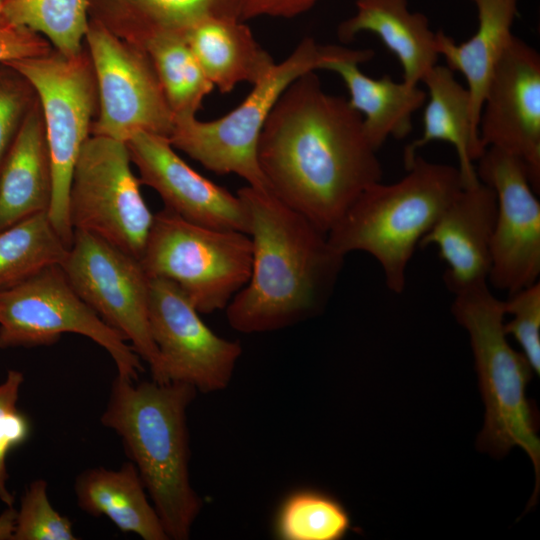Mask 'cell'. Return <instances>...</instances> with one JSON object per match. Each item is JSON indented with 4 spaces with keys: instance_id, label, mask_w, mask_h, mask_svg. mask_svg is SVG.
<instances>
[{
    "instance_id": "obj_18",
    "label": "cell",
    "mask_w": 540,
    "mask_h": 540,
    "mask_svg": "<svg viewBox=\"0 0 540 540\" xmlns=\"http://www.w3.org/2000/svg\"><path fill=\"white\" fill-rule=\"evenodd\" d=\"M373 56L369 49L352 50L323 69L341 77L349 91V104L362 116L366 137L378 150L388 137L401 139L411 132L412 115L424 105L427 94L418 85L397 82L388 75L378 79L365 75L359 64Z\"/></svg>"
},
{
    "instance_id": "obj_36",
    "label": "cell",
    "mask_w": 540,
    "mask_h": 540,
    "mask_svg": "<svg viewBox=\"0 0 540 540\" xmlns=\"http://www.w3.org/2000/svg\"><path fill=\"white\" fill-rule=\"evenodd\" d=\"M17 510L7 506L0 514V540H13Z\"/></svg>"
},
{
    "instance_id": "obj_27",
    "label": "cell",
    "mask_w": 540,
    "mask_h": 540,
    "mask_svg": "<svg viewBox=\"0 0 540 540\" xmlns=\"http://www.w3.org/2000/svg\"><path fill=\"white\" fill-rule=\"evenodd\" d=\"M69 246L52 225L48 212L31 215L0 231V291L42 270L62 265Z\"/></svg>"
},
{
    "instance_id": "obj_3",
    "label": "cell",
    "mask_w": 540,
    "mask_h": 540,
    "mask_svg": "<svg viewBox=\"0 0 540 540\" xmlns=\"http://www.w3.org/2000/svg\"><path fill=\"white\" fill-rule=\"evenodd\" d=\"M116 376L100 421L121 438L169 539L186 540L202 500L189 475L187 408L197 390L185 383Z\"/></svg>"
},
{
    "instance_id": "obj_16",
    "label": "cell",
    "mask_w": 540,
    "mask_h": 540,
    "mask_svg": "<svg viewBox=\"0 0 540 540\" xmlns=\"http://www.w3.org/2000/svg\"><path fill=\"white\" fill-rule=\"evenodd\" d=\"M125 143L141 184L154 189L166 209L194 224L248 233L239 196L190 167L168 138L141 132Z\"/></svg>"
},
{
    "instance_id": "obj_24",
    "label": "cell",
    "mask_w": 540,
    "mask_h": 540,
    "mask_svg": "<svg viewBox=\"0 0 540 540\" xmlns=\"http://www.w3.org/2000/svg\"><path fill=\"white\" fill-rule=\"evenodd\" d=\"M421 82L425 83L429 93L423 115V133L405 147V168L414 161L418 149L432 141H445L457 152L463 185L476 183L479 179L474 162L484 150L472 127L467 88L455 79L450 68L437 64L425 74Z\"/></svg>"
},
{
    "instance_id": "obj_29",
    "label": "cell",
    "mask_w": 540,
    "mask_h": 540,
    "mask_svg": "<svg viewBox=\"0 0 540 540\" xmlns=\"http://www.w3.org/2000/svg\"><path fill=\"white\" fill-rule=\"evenodd\" d=\"M350 529L351 519L343 504L316 489L289 494L274 521L275 535L281 540H340Z\"/></svg>"
},
{
    "instance_id": "obj_28",
    "label": "cell",
    "mask_w": 540,
    "mask_h": 540,
    "mask_svg": "<svg viewBox=\"0 0 540 540\" xmlns=\"http://www.w3.org/2000/svg\"><path fill=\"white\" fill-rule=\"evenodd\" d=\"M3 14L7 24L38 33L65 56L82 52L90 24L88 0H3Z\"/></svg>"
},
{
    "instance_id": "obj_34",
    "label": "cell",
    "mask_w": 540,
    "mask_h": 540,
    "mask_svg": "<svg viewBox=\"0 0 540 540\" xmlns=\"http://www.w3.org/2000/svg\"><path fill=\"white\" fill-rule=\"evenodd\" d=\"M50 51V43L28 28L12 24L0 28V64L44 55Z\"/></svg>"
},
{
    "instance_id": "obj_19",
    "label": "cell",
    "mask_w": 540,
    "mask_h": 540,
    "mask_svg": "<svg viewBox=\"0 0 540 540\" xmlns=\"http://www.w3.org/2000/svg\"><path fill=\"white\" fill-rule=\"evenodd\" d=\"M52 176L41 107L26 113L0 167V231L48 212Z\"/></svg>"
},
{
    "instance_id": "obj_14",
    "label": "cell",
    "mask_w": 540,
    "mask_h": 540,
    "mask_svg": "<svg viewBox=\"0 0 540 540\" xmlns=\"http://www.w3.org/2000/svg\"><path fill=\"white\" fill-rule=\"evenodd\" d=\"M477 163L478 179L497 200L488 283L509 295L539 281L540 202L516 157L489 147Z\"/></svg>"
},
{
    "instance_id": "obj_26",
    "label": "cell",
    "mask_w": 540,
    "mask_h": 540,
    "mask_svg": "<svg viewBox=\"0 0 540 540\" xmlns=\"http://www.w3.org/2000/svg\"><path fill=\"white\" fill-rule=\"evenodd\" d=\"M167 103L176 118L196 117L214 85L207 78L183 33H160L143 46Z\"/></svg>"
},
{
    "instance_id": "obj_13",
    "label": "cell",
    "mask_w": 540,
    "mask_h": 540,
    "mask_svg": "<svg viewBox=\"0 0 540 540\" xmlns=\"http://www.w3.org/2000/svg\"><path fill=\"white\" fill-rule=\"evenodd\" d=\"M149 324L160 359L155 382L185 383L203 393L229 385L242 354L240 343L213 332L172 281L150 278Z\"/></svg>"
},
{
    "instance_id": "obj_6",
    "label": "cell",
    "mask_w": 540,
    "mask_h": 540,
    "mask_svg": "<svg viewBox=\"0 0 540 540\" xmlns=\"http://www.w3.org/2000/svg\"><path fill=\"white\" fill-rule=\"evenodd\" d=\"M351 49L321 45L304 38L231 112L212 121L196 117L174 119L169 141L217 174H235L254 188L270 190L260 169L257 148L268 116L284 90L303 74L347 55Z\"/></svg>"
},
{
    "instance_id": "obj_21",
    "label": "cell",
    "mask_w": 540,
    "mask_h": 540,
    "mask_svg": "<svg viewBox=\"0 0 540 540\" xmlns=\"http://www.w3.org/2000/svg\"><path fill=\"white\" fill-rule=\"evenodd\" d=\"M90 19L141 48L160 33H184L210 17L241 20L242 0H88Z\"/></svg>"
},
{
    "instance_id": "obj_37",
    "label": "cell",
    "mask_w": 540,
    "mask_h": 540,
    "mask_svg": "<svg viewBox=\"0 0 540 540\" xmlns=\"http://www.w3.org/2000/svg\"><path fill=\"white\" fill-rule=\"evenodd\" d=\"M7 23L4 19V14H3V0H0V28L5 26Z\"/></svg>"
},
{
    "instance_id": "obj_17",
    "label": "cell",
    "mask_w": 540,
    "mask_h": 540,
    "mask_svg": "<svg viewBox=\"0 0 540 540\" xmlns=\"http://www.w3.org/2000/svg\"><path fill=\"white\" fill-rule=\"evenodd\" d=\"M496 212L493 189L478 180L463 186L421 239L419 247H437L446 264L443 280L453 295L488 282Z\"/></svg>"
},
{
    "instance_id": "obj_1",
    "label": "cell",
    "mask_w": 540,
    "mask_h": 540,
    "mask_svg": "<svg viewBox=\"0 0 540 540\" xmlns=\"http://www.w3.org/2000/svg\"><path fill=\"white\" fill-rule=\"evenodd\" d=\"M257 156L270 191L326 234L363 191L382 181L362 116L348 100L326 93L315 71L281 94Z\"/></svg>"
},
{
    "instance_id": "obj_2",
    "label": "cell",
    "mask_w": 540,
    "mask_h": 540,
    "mask_svg": "<svg viewBox=\"0 0 540 540\" xmlns=\"http://www.w3.org/2000/svg\"><path fill=\"white\" fill-rule=\"evenodd\" d=\"M252 245L247 283L229 302L226 317L236 331L279 330L319 314L332 296L345 256L327 234L270 190H238Z\"/></svg>"
},
{
    "instance_id": "obj_31",
    "label": "cell",
    "mask_w": 540,
    "mask_h": 540,
    "mask_svg": "<svg viewBox=\"0 0 540 540\" xmlns=\"http://www.w3.org/2000/svg\"><path fill=\"white\" fill-rule=\"evenodd\" d=\"M23 382L22 372L10 369L0 384V500L6 506L14 504V495L7 485L6 459L13 448L26 441L30 432L28 418L17 408Z\"/></svg>"
},
{
    "instance_id": "obj_10",
    "label": "cell",
    "mask_w": 540,
    "mask_h": 540,
    "mask_svg": "<svg viewBox=\"0 0 540 540\" xmlns=\"http://www.w3.org/2000/svg\"><path fill=\"white\" fill-rule=\"evenodd\" d=\"M131 164L125 142L90 136L73 171L69 219L74 231L95 235L141 260L154 214Z\"/></svg>"
},
{
    "instance_id": "obj_15",
    "label": "cell",
    "mask_w": 540,
    "mask_h": 540,
    "mask_svg": "<svg viewBox=\"0 0 540 540\" xmlns=\"http://www.w3.org/2000/svg\"><path fill=\"white\" fill-rule=\"evenodd\" d=\"M478 134L483 150L495 147L516 157L539 192L540 56L515 36L488 83Z\"/></svg>"
},
{
    "instance_id": "obj_12",
    "label": "cell",
    "mask_w": 540,
    "mask_h": 540,
    "mask_svg": "<svg viewBox=\"0 0 540 540\" xmlns=\"http://www.w3.org/2000/svg\"><path fill=\"white\" fill-rule=\"evenodd\" d=\"M85 40L99 108L92 135L126 142L146 132L169 139L174 116L147 53L92 19Z\"/></svg>"
},
{
    "instance_id": "obj_20",
    "label": "cell",
    "mask_w": 540,
    "mask_h": 540,
    "mask_svg": "<svg viewBox=\"0 0 540 540\" xmlns=\"http://www.w3.org/2000/svg\"><path fill=\"white\" fill-rule=\"evenodd\" d=\"M376 34L396 55L403 69V81L418 85L437 64L436 32L425 15L412 12L407 0H357L355 13L338 27L341 41L358 33Z\"/></svg>"
},
{
    "instance_id": "obj_22",
    "label": "cell",
    "mask_w": 540,
    "mask_h": 540,
    "mask_svg": "<svg viewBox=\"0 0 540 540\" xmlns=\"http://www.w3.org/2000/svg\"><path fill=\"white\" fill-rule=\"evenodd\" d=\"M183 36L207 78L223 94L241 82L254 85L275 65L240 19L205 18Z\"/></svg>"
},
{
    "instance_id": "obj_4",
    "label": "cell",
    "mask_w": 540,
    "mask_h": 540,
    "mask_svg": "<svg viewBox=\"0 0 540 540\" xmlns=\"http://www.w3.org/2000/svg\"><path fill=\"white\" fill-rule=\"evenodd\" d=\"M392 184L363 191L327 232L341 255L362 251L379 263L387 288L401 294L421 239L463 188L458 167L416 156Z\"/></svg>"
},
{
    "instance_id": "obj_23",
    "label": "cell",
    "mask_w": 540,
    "mask_h": 540,
    "mask_svg": "<svg viewBox=\"0 0 540 540\" xmlns=\"http://www.w3.org/2000/svg\"><path fill=\"white\" fill-rule=\"evenodd\" d=\"M478 26L467 41L456 44L443 31L436 32V49L447 67L466 79L472 127L478 135L483 99L497 62L514 37L512 26L518 0H472Z\"/></svg>"
},
{
    "instance_id": "obj_7",
    "label": "cell",
    "mask_w": 540,
    "mask_h": 540,
    "mask_svg": "<svg viewBox=\"0 0 540 540\" xmlns=\"http://www.w3.org/2000/svg\"><path fill=\"white\" fill-rule=\"evenodd\" d=\"M141 263L150 278L176 284L200 314L225 309L247 283L248 234L188 222L164 208L154 214Z\"/></svg>"
},
{
    "instance_id": "obj_11",
    "label": "cell",
    "mask_w": 540,
    "mask_h": 540,
    "mask_svg": "<svg viewBox=\"0 0 540 540\" xmlns=\"http://www.w3.org/2000/svg\"><path fill=\"white\" fill-rule=\"evenodd\" d=\"M76 293L148 363L152 380L160 372L149 324L150 277L141 261L84 231H74L61 265Z\"/></svg>"
},
{
    "instance_id": "obj_32",
    "label": "cell",
    "mask_w": 540,
    "mask_h": 540,
    "mask_svg": "<svg viewBox=\"0 0 540 540\" xmlns=\"http://www.w3.org/2000/svg\"><path fill=\"white\" fill-rule=\"evenodd\" d=\"M505 314L512 319L504 323L522 349L534 374L540 375V283L539 281L508 295L503 301Z\"/></svg>"
},
{
    "instance_id": "obj_9",
    "label": "cell",
    "mask_w": 540,
    "mask_h": 540,
    "mask_svg": "<svg viewBox=\"0 0 540 540\" xmlns=\"http://www.w3.org/2000/svg\"><path fill=\"white\" fill-rule=\"evenodd\" d=\"M65 333L88 337L113 359L117 375L137 381L141 358L76 293L60 265L0 291V348L56 343Z\"/></svg>"
},
{
    "instance_id": "obj_8",
    "label": "cell",
    "mask_w": 540,
    "mask_h": 540,
    "mask_svg": "<svg viewBox=\"0 0 540 540\" xmlns=\"http://www.w3.org/2000/svg\"><path fill=\"white\" fill-rule=\"evenodd\" d=\"M5 64L32 86L41 107L49 152L52 195L50 221L70 247L74 230L69 219V194L79 154L90 137L97 90L90 57L57 51L11 60Z\"/></svg>"
},
{
    "instance_id": "obj_33",
    "label": "cell",
    "mask_w": 540,
    "mask_h": 540,
    "mask_svg": "<svg viewBox=\"0 0 540 540\" xmlns=\"http://www.w3.org/2000/svg\"><path fill=\"white\" fill-rule=\"evenodd\" d=\"M34 90L11 67L0 64V167L32 104Z\"/></svg>"
},
{
    "instance_id": "obj_5",
    "label": "cell",
    "mask_w": 540,
    "mask_h": 540,
    "mask_svg": "<svg viewBox=\"0 0 540 540\" xmlns=\"http://www.w3.org/2000/svg\"><path fill=\"white\" fill-rule=\"evenodd\" d=\"M452 313L470 338L485 405V421L477 440L481 451L505 456L518 446L531 459L535 490L528 507L536 503L540 483V440L526 388L534 373L522 352L514 350L504 328L503 301L483 282L456 293Z\"/></svg>"
},
{
    "instance_id": "obj_25",
    "label": "cell",
    "mask_w": 540,
    "mask_h": 540,
    "mask_svg": "<svg viewBox=\"0 0 540 540\" xmlns=\"http://www.w3.org/2000/svg\"><path fill=\"white\" fill-rule=\"evenodd\" d=\"M74 491L78 506L92 516H106L122 532L144 540H168L160 517L147 498L135 464L118 470L96 467L81 472Z\"/></svg>"
},
{
    "instance_id": "obj_30",
    "label": "cell",
    "mask_w": 540,
    "mask_h": 540,
    "mask_svg": "<svg viewBox=\"0 0 540 540\" xmlns=\"http://www.w3.org/2000/svg\"><path fill=\"white\" fill-rule=\"evenodd\" d=\"M47 482L32 481L25 489L16 512L13 540H76L72 523L49 501Z\"/></svg>"
},
{
    "instance_id": "obj_35",
    "label": "cell",
    "mask_w": 540,
    "mask_h": 540,
    "mask_svg": "<svg viewBox=\"0 0 540 540\" xmlns=\"http://www.w3.org/2000/svg\"><path fill=\"white\" fill-rule=\"evenodd\" d=\"M320 0H242L241 20L260 16L291 18L312 8Z\"/></svg>"
}]
</instances>
